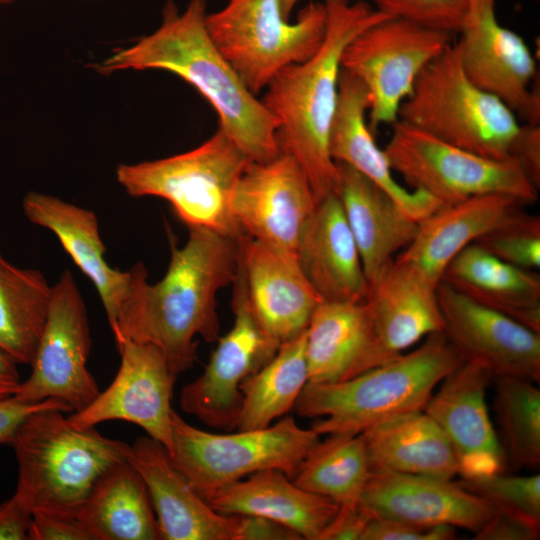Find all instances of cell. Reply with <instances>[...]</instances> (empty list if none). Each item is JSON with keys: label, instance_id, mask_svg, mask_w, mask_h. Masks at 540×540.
<instances>
[{"label": "cell", "instance_id": "cell-9", "mask_svg": "<svg viewBox=\"0 0 540 540\" xmlns=\"http://www.w3.org/2000/svg\"><path fill=\"white\" fill-rule=\"evenodd\" d=\"M319 440L317 432L289 416L265 428L212 433L190 425L173 410L169 455L208 502L222 487L259 471L275 469L293 478Z\"/></svg>", "mask_w": 540, "mask_h": 540}, {"label": "cell", "instance_id": "cell-38", "mask_svg": "<svg viewBox=\"0 0 540 540\" xmlns=\"http://www.w3.org/2000/svg\"><path fill=\"white\" fill-rule=\"evenodd\" d=\"M474 244L505 263L537 271L540 268V217L521 208Z\"/></svg>", "mask_w": 540, "mask_h": 540}, {"label": "cell", "instance_id": "cell-32", "mask_svg": "<svg viewBox=\"0 0 540 540\" xmlns=\"http://www.w3.org/2000/svg\"><path fill=\"white\" fill-rule=\"evenodd\" d=\"M78 517L94 540H159L160 532L147 487L126 460L95 483Z\"/></svg>", "mask_w": 540, "mask_h": 540}, {"label": "cell", "instance_id": "cell-5", "mask_svg": "<svg viewBox=\"0 0 540 540\" xmlns=\"http://www.w3.org/2000/svg\"><path fill=\"white\" fill-rule=\"evenodd\" d=\"M63 413L38 411L18 428L12 443L18 465L14 494L31 512L78 516L97 480L127 460L130 445L95 426L75 427Z\"/></svg>", "mask_w": 540, "mask_h": 540}, {"label": "cell", "instance_id": "cell-14", "mask_svg": "<svg viewBox=\"0 0 540 540\" xmlns=\"http://www.w3.org/2000/svg\"><path fill=\"white\" fill-rule=\"evenodd\" d=\"M459 34L455 45L467 77L525 124L540 125L535 58L523 38L499 22L496 0H472Z\"/></svg>", "mask_w": 540, "mask_h": 540}, {"label": "cell", "instance_id": "cell-22", "mask_svg": "<svg viewBox=\"0 0 540 540\" xmlns=\"http://www.w3.org/2000/svg\"><path fill=\"white\" fill-rule=\"evenodd\" d=\"M127 461L147 487L160 539L231 540L233 516L217 512L199 495L160 442L149 436L136 439Z\"/></svg>", "mask_w": 540, "mask_h": 540}, {"label": "cell", "instance_id": "cell-7", "mask_svg": "<svg viewBox=\"0 0 540 540\" xmlns=\"http://www.w3.org/2000/svg\"><path fill=\"white\" fill-rule=\"evenodd\" d=\"M398 120L433 137L491 159L510 158L521 123L499 98L465 74L452 43L418 76Z\"/></svg>", "mask_w": 540, "mask_h": 540}, {"label": "cell", "instance_id": "cell-50", "mask_svg": "<svg viewBox=\"0 0 540 540\" xmlns=\"http://www.w3.org/2000/svg\"><path fill=\"white\" fill-rule=\"evenodd\" d=\"M14 0H0V4H9L13 2Z\"/></svg>", "mask_w": 540, "mask_h": 540}, {"label": "cell", "instance_id": "cell-1", "mask_svg": "<svg viewBox=\"0 0 540 540\" xmlns=\"http://www.w3.org/2000/svg\"><path fill=\"white\" fill-rule=\"evenodd\" d=\"M170 249L167 271L154 284L147 281L142 263L131 268L130 287L111 331L115 342L127 339L157 347L177 377L196 361L197 336L206 342L219 338L216 297L235 279L238 243L191 227L182 247L170 238Z\"/></svg>", "mask_w": 540, "mask_h": 540}, {"label": "cell", "instance_id": "cell-13", "mask_svg": "<svg viewBox=\"0 0 540 540\" xmlns=\"http://www.w3.org/2000/svg\"><path fill=\"white\" fill-rule=\"evenodd\" d=\"M232 285L233 326L216 340L203 373L186 384L180 393L184 412L211 428L224 431L237 427L242 383L264 366L280 347L257 320L237 274Z\"/></svg>", "mask_w": 540, "mask_h": 540}, {"label": "cell", "instance_id": "cell-31", "mask_svg": "<svg viewBox=\"0 0 540 540\" xmlns=\"http://www.w3.org/2000/svg\"><path fill=\"white\" fill-rule=\"evenodd\" d=\"M371 330L361 302H325L306 329L308 383H335L369 370Z\"/></svg>", "mask_w": 540, "mask_h": 540}, {"label": "cell", "instance_id": "cell-43", "mask_svg": "<svg viewBox=\"0 0 540 540\" xmlns=\"http://www.w3.org/2000/svg\"><path fill=\"white\" fill-rule=\"evenodd\" d=\"M233 516L231 540H301L290 527L258 515Z\"/></svg>", "mask_w": 540, "mask_h": 540}, {"label": "cell", "instance_id": "cell-19", "mask_svg": "<svg viewBox=\"0 0 540 540\" xmlns=\"http://www.w3.org/2000/svg\"><path fill=\"white\" fill-rule=\"evenodd\" d=\"M374 516L422 525H450L474 534L497 513L457 481L372 468L360 498Z\"/></svg>", "mask_w": 540, "mask_h": 540}, {"label": "cell", "instance_id": "cell-12", "mask_svg": "<svg viewBox=\"0 0 540 540\" xmlns=\"http://www.w3.org/2000/svg\"><path fill=\"white\" fill-rule=\"evenodd\" d=\"M90 349L85 303L72 273L65 270L52 286L31 374L13 397L24 403L56 399L68 404L72 411L82 410L100 392L87 368Z\"/></svg>", "mask_w": 540, "mask_h": 540}, {"label": "cell", "instance_id": "cell-21", "mask_svg": "<svg viewBox=\"0 0 540 540\" xmlns=\"http://www.w3.org/2000/svg\"><path fill=\"white\" fill-rule=\"evenodd\" d=\"M237 243L236 274L260 325L279 345L296 338L322 299L296 261L246 234Z\"/></svg>", "mask_w": 540, "mask_h": 540}, {"label": "cell", "instance_id": "cell-29", "mask_svg": "<svg viewBox=\"0 0 540 540\" xmlns=\"http://www.w3.org/2000/svg\"><path fill=\"white\" fill-rule=\"evenodd\" d=\"M441 283L540 333V276L472 243L446 266Z\"/></svg>", "mask_w": 540, "mask_h": 540}, {"label": "cell", "instance_id": "cell-39", "mask_svg": "<svg viewBox=\"0 0 540 540\" xmlns=\"http://www.w3.org/2000/svg\"><path fill=\"white\" fill-rule=\"evenodd\" d=\"M381 12L423 27L459 33L472 0H372Z\"/></svg>", "mask_w": 540, "mask_h": 540}, {"label": "cell", "instance_id": "cell-25", "mask_svg": "<svg viewBox=\"0 0 540 540\" xmlns=\"http://www.w3.org/2000/svg\"><path fill=\"white\" fill-rule=\"evenodd\" d=\"M22 208L31 223L55 234L77 267L93 283L112 330L120 305L128 293L132 270L121 271L107 263L104 257L106 247L95 213L36 191L24 197Z\"/></svg>", "mask_w": 540, "mask_h": 540}, {"label": "cell", "instance_id": "cell-49", "mask_svg": "<svg viewBox=\"0 0 540 540\" xmlns=\"http://www.w3.org/2000/svg\"><path fill=\"white\" fill-rule=\"evenodd\" d=\"M299 1L300 0H281V9L285 17L290 18L292 11Z\"/></svg>", "mask_w": 540, "mask_h": 540}, {"label": "cell", "instance_id": "cell-47", "mask_svg": "<svg viewBox=\"0 0 540 540\" xmlns=\"http://www.w3.org/2000/svg\"><path fill=\"white\" fill-rule=\"evenodd\" d=\"M32 512L15 494L0 503V540H28Z\"/></svg>", "mask_w": 540, "mask_h": 540}, {"label": "cell", "instance_id": "cell-8", "mask_svg": "<svg viewBox=\"0 0 540 540\" xmlns=\"http://www.w3.org/2000/svg\"><path fill=\"white\" fill-rule=\"evenodd\" d=\"M326 17L325 2L307 4L292 21L284 16L281 0H227L207 13L205 24L213 43L257 95L283 68L319 49Z\"/></svg>", "mask_w": 540, "mask_h": 540}, {"label": "cell", "instance_id": "cell-30", "mask_svg": "<svg viewBox=\"0 0 540 540\" xmlns=\"http://www.w3.org/2000/svg\"><path fill=\"white\" fill-rule=\"evenodd\" d=\"M361 434L371 469L449 480L458 475V462L450 441L424 410L384 419Z\"/></svg>", "mask_w": 540, "mask_h": 540}, {"label": "cell", "instance_id": "cell-46", "mask_svg": "<svg viewBox=\"0 0 540 540\" xmlns=\"http://www.w3.org/2000/svg\"><path fill=\"white\" fill-rule=\"evenodd\" d=\"M540 526L517 516L497 511L486 525L475 533L476 540H537Z\"/></svg>", "mask_w": 540, "mask_h": 540}, {"label": "cell", "instance_id": "cell-26", "mask_svg": "<svg viewBox=\"0 0 540 540\" xmlns=\"http://www.w3.org/2000/svg\"><path fill=\"white\" fill-rule=\"evenodd\" d=\"M525 205L505 194L478 195L442 205L418 223L410 244L396 258L439 283L450 261Z\"/></svg>", "mask_w": 540, "mask_h": 540}, {"label": "cell", "instance_id": "cell-44", "mask_svg": "<svg viewBox=\"0 0 540 540\" xmlns=\"http://www.w3.org/2000/svg\"><path fill=\"white\" fill-rule=\"evenodd\" d=\"M373 514L361 502L339 504L318 540H361Z\"/></svg>", "mask_w": 540, "mask_h": 540}, {"label": "cell", "instance_id": "cell-23", "mask_svg": "<svg viewBox=\"0 0 540 540\" xmlns=\"http://www.w3.org/2000/svg\"><path fill=\"white\" fill-rule=\"evenodd\" d=\"M370 105L365 86L341 70L337 110L329 137L335 163L351 166L387 193L399 208L419 223L443 204L420 190H408L393 175L388 159L374 138L367 121Z\"/></svg>", "mask_w": 540, "mask_h": 540}, {"label": "cell", "instance_id": "cell-42", "mask_svg": "<svg viewBox=\"0 0 540 540\" xmlns=\"http://www.w3.org/2000/svg\"><path fill=\"white\" fill-rule=\"evenodd\" d=\"M48 409L72 411L63 401L48 399L37 403H24L14 397L0 400V444L12 445L22 422L31 414Z\"/></svg>", "mask_w": 540, "mask_h": 540}, {"label": "cell", "instance_id": "cell-6", "mask_svg": "<svg viewBox=\"0 0 540 540\" xmlns=\"http://www.w3.org/2000/svg\"><path fill=\"white\" fill-rule=\"evenodd\" d=\"M251 160L220 129L199 146L170 157L120 164L116 178L133 197L168 201L178 218L238 239L244 233L232 210L236 185Z\"/></svg>", "mask_w": 540, "mask_h": 540}, {"label": "cell", "instance_id": "cell-20", "mask_svg": "<svg viewBox=\"0 0 540 540\" xmlns=\"http://www.w3.org/2000/svg\"><path fill=\"white\" fill-rule=\"evenodd\" d=\"M492 377L483 366L464 361L424 408L450 441L461 477L500 473L507 466L485 399Z\"/></svg>", "mask_w": 540, "mask_h": 540}, {"label": "cell", "instance_id": "cell-36", "mask_svg": "<svg viewBox=\"0 0 540 540\" xmlns=\"http://www.w3.org/2000/svg\"><path fill=\"white\" fill-rule=\"evenodd\" d=\"M494 411L500 445L514 470L540 465V390L530 380L496 376Z\"/></svg>", "mask_w": 540, "mask_h": 540}, {"label": "cell", "instance_id": "cell-17", "mask_svg": "<svg viewBox=\"0 0 540 540\" xmlns=\"http://www.w3.org/2000/svg\"><path fill=\"white\" fill-rule=\"evenodd\" d=\"M437 297L443 333L464 361L483 366L493 377L509 375L539 383V332L441 282Z\"/></svg>", "mask_w": 540, "mask_h": 540}, {"label": "cell", "instance_id": "cell-45", "mask_svg": "<svg viewBox=\"0 0 540 540\" xmlns=\"http://www.w3.org/2000/svg\"><path fill=\"white\" fill-rule=\"evenodd\" d=\"M510 156L537 189H540V125L521 124Z\"/></svg>", "mask_w": 540, "mask_h": 540}, {"label": "cell", "instance_id": "cell-40", "mask_svg": "<svg viewBox=\"0 0 540 540\" xmlns=\"http://www.w3.org/2000/svg\"><path fill=\"white\" fill-rule=\"evenodd\" d=\"M455 527L422 525L374 516L367 524L361 540H451Z\"/></svg>", "mask_w": 540, "mask_h": 540}, {"label": "cell", "instance_id": "cell-27", "mask_svg": "<svg viewBox=\"0 0 540 540\" xmlns=\"http://www.w3.org/2000/svg\"><path fill=\"white\" fill-rule=\"evenodd\" d=\"M335 190L356 242L367 281L413 240L418 223L371 180L349 165L336 163Z\"/></svg>", "mask_w": 540, "mask_h": 540}, {"label": "cell", "instance_id": "cell-10", "mask_svg": "<svg viewBox=\"0 0 540 540\" xmlns=\"http://www.w3.org/2000/svg\"><path fill=\"white\" fill-rule=\"evenodd\" d=\"M383 149L393 172L412 189L423 191L443 205L484 194H505L525 205L535 203L538 191L512 158L491 159L441 141L397 120Z\"/></svg>", "mask_w": 540, "mask_h": 540}, {"label": "cell", "instance_id": "cell-37", "mask_svg": "<svg viewBox=\"0 0 540 540\" xmlns=\"http://www.w3.org/2000/svg\"><path fill=\"white\" fill-rule=\"evenodd\" d=\"M498 511L540 526V475H505L504 472L461 477L457 481Z\"/></svg>", "mask_w": 540, "mask_h": 540}, {"label": "cell", "instance_id": "cell-34", "mask_svg": "<svg viewBox=\"0 0 540 540\" xmlns=\"http://www.w3.org/2000/svg\"><path fill=\"white\" fill-rule=\"evenodd\" d=\"M306 330L280 345L276 354L241 385L236 430L265 428L292 408L308 383Z\"/></svg>", "mask_w": 540, "mask_h": 540}, {"label": "cell", "instance_id": "cell-3", "mask_svg": "<svg viewBox=\"0 0 540 540\" xmlns=\"http://www.w3.org/2000/svg\"><path fill=\"white\" fill-rule=\"evenodd\" d=\"M326 32L307 60L279 71L262 102L278 121L279 151L292 156L306 173L317 203L335 193L337 165L329 137L338 105L341 57L360 32L389 16L364 1L326 0Z\"/></svg>", "mask_w": 540, "mask_h": 540}, {"label": "cell", "instance_id": "cell-41", "mask_svg": "<svg viewBox=\"0 0 540 540\" xmlns=\"http://www.w3.org/2000/svg\"><path fill=\"white\" fill-rule=\"evenodd\" d=\"M28 540H94L78 517L51 511L32 512Z\"/></svg>", "mask_w": 540, "mask_h": 540}, {"label": "cell", "instance_id": "cell-35", "mask_svg": "<svg viewBox=\"0 0 540 540\" xmlns=\"http://www.w3.org/2000/svg\"><path fill=\"white\" fill-rule=\"evenodd\" d=\"M370 473L362 434L338 433L310 449L292 480L302 489L345 504L360 501Z\"/></svg>", "mask_w": 540, "mask_h": 540}, {"label": "cell", "instance_id": "cell-48", "mask_svg": "<svg viewBox=\"0 0 540 540\" xmlns=\"http://www.w3.org/2000/svg\"><path fill=\"white\" fill-rule=\"evenodd\" d=\"M17 364L0 348V400L13 397L22 382Z\"/></svg>", "mask_w": 540, "mask_h": 540}, {"label": "cell", "instance_id": "cell-15", "mask_svg": "<svg viewBox=\"0 0 540 540\" xmlns=\"http://www.w3.org/2000/svg\"><path fill=\"white\" fill-rule=\"evenodd\" d=\"M316 205L306 173L282 152L266 161H251L232 198L242 232L296 262L302 233Z\"/></svg>", "mask_w": 540, "mask_h": 540}, {"label": "cell", "instance_id": "cell-28", "mask_svg": "<svg viewBox=\"0 0 540 540\" xmlns=\"http://www.w3.org/2000/svg\"><path fill=\"white\" fill-rule=\"evenodd\" d=\"M225 515H258L295 530L303 539L318 540L339 504L297 486L275 469L251 474L219 489L208 501Z\"/></svg>", "mask_w": 540, "mask_h": 540}, {"label": "cell", "instance_id": "cell-2", "mask_svg": "<svg viewBox=\"0 0 540 540\" xmlns=\"http://www.w3.org/2000/svg\"><path fill=\"white\" fill-rule=\"evenodd\" d=\"M206 15V0H189L182 12L168 0L154 32L116 50L95 69L104 75L154 69L179 76L211 104L218 129L251 161L269 160L280 153L278 121L213 43Z\"/></svg>", "mask_w": 540, "mask_h": 540}, {"label": "cell", "instance_id": "cell-18", "mask_svg": "<svg viewBox=\"0 0 540 540\" xmlns=\"http://www.w3.org/2000/svg\"><path fill=\"white\" fill-rule=\"evenodd\" d=\"M438 284L396 257L368 282L363 303L372 338L369 370L395 359L429 334L443 331Z\"/></svg>", "mask_w": 540, "mask_h": 540}, {"label": "cell", "instance_id": "cell-4", "mask_svg": "<svg viewBox=\"0 0 540 540\" xmlns=\"http://www.w3.org/2000/svg\"><path fill=\"white\" fill-rule=\"evenodd\" d=\"M464 362L443 331L415 350L335 383H307L294 409L323 434H359L384 419L424 410L436 386Z\"/></svg>", "mask_w": 540, "mask_h": 540}, {"label": "cell", "instance_id": "cell-33", "mask_svg": "<svg viewBox=\"0 0 540 540\" xmlns=\"http://www.w3.org/2000/svg\"><path fill=\"white\" fill-rule=\"evenodd\" d=\"M51 291L41 271L18 267L0 252V348L18 364L33 362Z\"/></svg>", "mask_w": 540, "mask_h": 540}, {"label": "cell", "instance_id": "cell-16", "mask_svg": "<svg viewBox=\"0 0 540 540\" xmlns=\"http://www.w3.org/2000/svg\"><path fill=\"white\" fill-rule=\"evenodd\" d=\"M115 343L121 358L115 378L88 406L68 416V420L78 428L123 420L141 427L171 453V400L177 377L157 347L127 339Z\"/></svg>", "mask_w": 540, "mask_h": 540}, {"label": "cell", "instance_id": "cell-11", "mask_svg": "<svg viewBox=\"0 0 540 540\" xmlns=\"http://www.w3.org/2000/svg\"><path fill=\"white\" fill-rule=\"evenodd\" d=\"M452 43L451 34L393 16L353 38L343 51L341 68L355 76L369 94L367 121L373 133L398 120L400 106L418 76Z\"/></svg>", "mask_w": 540, "mask_h": 540}, {"label": "cell", "instance_id": "cell-24", "mask_svg": "<svg viewBox=\"0 0 540 540\" xmlns=\"http://www.w3.org/2000/svg\"><path fill=\"white\" fill-rule=\"evenodd\" d=\"M298 266L322 301L361 302L368 281L335 193L320 200L302 233Z\"/></svg>", "mask_w": 540, "mask_h": 540}]
</instances>
